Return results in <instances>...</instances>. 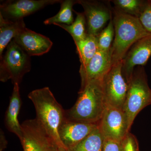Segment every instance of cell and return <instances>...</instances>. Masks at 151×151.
Instances as JSON below:
<instances>
[{
  "instance_id": "cell-1",
  "label": "cell",
  "mask_w": 151,
  "mask_h": 151,
  "mask_svg": "<svg viewBox=\"0 0 151 151\" xmlns=\"http://www.w3.org/2000/svg\"><path fill=\"white\" fill-rule=\"evenodd\" d=\"M28 97L34 105L36 119L49 137L58 147H64L60 139L58 131L65 119V111L57 102L50 88L45 87L33 90Z\"/></svg>"
},
{
  "instance_id": "cell-22",
  "label": "cell",
  "mask_w": 151,
  "mask_h": 151,
  "mask_svg": "<svg viewBox=\"0 0 151 151\" xmlns=\"http://www.w3.org/2000/svg\"><path fill=\"white\" fill-rule=\"evenodd\" d=\"M114 35L115 29L112 17L107 27L97 36L99 50L103 51L110 50L113 44Z\"/></svg>"
},
{
  "instance_id": "cell-5",
  "label": "cell",
  "mask_w": 151,
  "mask_h": 151,
  "mask_svg": "<svg viewBox=\"0 0 151 151\" xmlns=\"http://www.w3.org/2000/svg\"><path fill=\"white\" fill-rule=\"evenodd\" d=\"M0 58V80L2 82L11 80L14 85L19 84L25 74L31 70L30 56L14 39Z\"/></svg>"
},
{
  "instance_id": "cell-7",
  "label": "cell",
  "mask_w": 151,
  "mask_h": 151,
  "mask_svg": "<svg viewBox=\"0 0 151 151\" xmlns=\"http://www.w3.org/2000/svg\"><path fill=\"white\" fill-rule=\"evenodd\" d=\"M98 126L105 139L122 142L130 132L123 109L112 106H107Z\"/></svg>"
},
{
  "instance_id": "cell-29",
  "label": "cell",
  "mask_w": 151,
  "mask_h": 151,
  "mask_svg": "<svg viewBox=\"0 0 151 151\" xmlns=\"http://www.w3.org/2000/svg\"><path fill=\"white\" fill-rule=\"evenodd\" d=\"M150 1L151 2V1Z\"/></svg>"
},
{
  "instance_id": "cell-23",
  "label": "cell",
  "mask_w": 151,
  "mask_h": 151,
  "mask_svg": "<svg viewBox=\"0 0 151 151\" xmlns=\"http://www.w3.org/2000/svg\"><path fill=\"white\" fill-rule=\"evenodd\" d=\"M141 23L145 29L151 34V2L147 1L139 17Z\"/></svg>"
},
{
  "instance_id": "cell-3",
  "label": "cell",
  "mask_w": 151,
  "mask_h": 151,
  "mask_svg": "<svg viewBox=\"0 0 151 151\" xmlns=\"http://www.w3.org/2000/svg\"><path fill=\"white\" fill-rule=\"evenodd\" d=\"M113 19L115 38L111 50L113 64L122 61L132 45L150 35L137 17L115 10Z\"/></svg>"
},
{
  "instance_id": "cell-28",
  "label": "cell",
  "mask_w": 151,
  "mask_h": 151,
  "mask_svg": "<svg viewBox=\"0 0 151 151\" xmlns=\"http://www.w3.org/2000/svg\"><path fill=\"white\" fill-rule=\"evenodd\" d=\"M58 151H70L64 147H58Z\"/></svg>"
},
{
  "instance_id": "cell-26",
  "label": "cell",
  "mask_w": 151,
  "mask_h": 151,
  "mask_svg": "<svg viewBox=\"0 0 151 151\" xmlns=\"http://www.w3.org/2000/svg\"><path fill=\"white\" fill-rule=\"evenodd\" d=\"M8 142L4 133L3 130H1L0 133V151H3L6 148Z\"/></svg>"
},
{
  "instance_id": "cell-11",
  "label": "cell",
  "mask_w": 151,
  "mask_h": 151,
  "mask_svg": "<svg viewBox=\"0 0 151 151\" xmlns=\"http://www.w3.org/2000/svg\"><path fill=\"white\" fill-rule=\"evenodd\" d=\"M112 65L111 50L107 51L99 50L87 65L80 66L81 87L90 81L103 80Z\"/></svg>"
},
{
  "instance_id": "cell-27",
  "label": "cell",
  "mask_w": 151,
  "mask_h": 151,
  "mask_svg": "<svg viewBox=\"0 0 151 151\" xmlns=\"http://www.w3.org/2000/svg\"><path fill=\"white\" fill-rule=\"evenodd\" d=\"M48 151H58V147L54 142L51 141L49 147Z\"/></svg>"
},
{
  "instance_id": "cell-13",
  "label": "cell",
  "mask_w": 151,
  "mask_h": 151,
  "mask_svg": "<svg viewBox=\"0 0 151 151\" xmlns=\"http://www.w3.org/2000/svg\"><path fill=\"white\" fill-rule=\"evenodd\" d=\"M97 124L73 122L65 118L58 131L60 139L64 147L69 150L85 139Z\"/></svg>"
},
{
  "instance_id": "cell-25",
  "label": "cell",
  "mask_w": 151,
  "mask_h": 151,
  "mask_svg": "<svg viewBox=\"0 0 151 151\" xmlns=\"http://www.w3.org/2000/svg\"><path fill=\"white\" fill-rule=\"evenodd\" d=\"M103 151H123L122 142L105 139Z\"/></svg>"
},
{
  "instance_id": "cell-19",
  "label": "cell",
  "mask_w": 151,
  "mask_h": 151,
  "mask_svg": "<svg viewBox=\"0 0 151 151\" xmlns=\"http://www.w3.org/2000/svg\"><path fill=\"white\" fill-rule=\"evenodd\" d=\"M78 1L65 0L61 3L60 10L54 16L47 19L44 22L45 25L64 24L70 25L73 22V7Z\"/></svg>"
},
{
  "instance_id": "cell-4",
  "label": "cell",
  "mask_w": 151,
  "mask_h": 151,
  "mask_svg": "<svg viewBox=\"0 0 151 151\" xmlns=\"http://www.w3.org/2000/svg\"><path fill=\"white\" fill-rule=\"evenodd\" d=\"M151 105V89L143 66H139L128 83L127 97L123 107L130 130L135 118L144 108Z\"/></svg>"
},
{
  "instance_id": "cell-14",
  "label": "cell",
  "mask_w": 151,
  "mask_h": 151,
  "mask_svg": "<svg viewBox=\"0 0 151 151\" xmlns=\"http://www.w3.org/2000/svg\"><path fill=\"white\" fill-rule=\"evenodd\" d=\"M13 39L30 56H40L47 53L53 44L48 37L26 27Z\"/></svg>"
},
{
  "instance_id": "cell-24",
  "label": "cell",
  "mask_w": 151,
  "mask_h": 151,
  "mask_svg": "<svg viewBox=\"0 0 151 151\" xmlns=\"http://www.w3.org/2000/svg\"><path fill=\"white\" fill-rule=\"evenodd\" d=\"M123 151H139L137 138L130 132L122 141Z\"/></svg>"
},
{
  "instance_id": "cell-21",
  "label": "cell",
  "mask_w": 151,
  "mask_h": 151,
  "mask_svg": "<svg viewBox=\"0 0 151 151\" xmlns=\"http://www.w3.org/2000/svg\"><path fill=\"white\" fill-rule=\"evenodd\" d=\"M147 1L140 0H115L113 1L116 10L139 18Z\"/></svg>"
},
{
  "instance_id": "cell-18",
  "label": "cell",
  "mask_w": 151,
  "mask_h": 151,
  "mask_svg": "<svg viewBox=\"0 0 151 151\" xmlns=\"http://www.w3.org/2000/svg\"><path fill=\"white\" fill-rule=\"evenodd\" d=\"M104 138L97 126L82 142L70 151H103Z\"/></svg>"
},
{
  "instance_id": "cell-9",
  "label": "cell",
  "mask_w": 151,
  "mask_h": 151,
  "mask_svg": "<svg viewBox=\"0 0 151 151\" xmlns=\"http://www.w3.org/2000/svg\"><path fill=\"white\" fill-rule=\"evenodd\" d=\"M151 56V34L134 44L122 60V73L127 84L137 65H145Z\"/></svg>"
},
{
  "instance_id": "cell-8",
  "label": "cell",
  "mask_w": 151,
  "mask_h": 151,
  "mask_svg": "<svg viewBox=\"0 0 151 151\" xmlns=\"http://www.w3.org/2000/svg\"><path fill=\"white\" fill-rule=\"evenodd\" d=\"M60 0H18L3 2L0 15L5 19L16 21L35 13L46 6L61 3Z\"/></svg>"
},
{
  "instance_id": "cell-16",
  "label": "cell",
  "mask_w": 151,
  "mask_h": 151,
  "mask_svg": "<svg viewBox=\"0 0 151 151\" xmlns=\"http://www.w3.org/2000/svg\"><path fill=\"white\" fill-rule=\"evenodd\" d=\"M25 28L23 19L9 21L0 15V58L10 42Z\"/></svg>"
},
{
  "instance_id": "cell-12",
  "label": "cell",
  "mask_w": 151,
  "mask_h": 151,
  "mask_svg": "<svg viewBox=\"0 0 151 151\" xmlns=\"http://www.w3.org/2000/svg\"><path fill=\"white\" fill-rule=\"evenodd\" d=\"M78 3L84 9L87 34L97 36L112 17L111 12L103 4L96 1L81 0L78 1Z\"/></svg>"
},
{
  "instance_id": "cell-2",
  "label": "cell",
  "mask_w": 151,
  "mask_h": 151,
  "mask_svg": "<svg viewBox=\"0 0 151 151\" xmlns=\"http://www.w3.org/2000/svg\"><path fill=\"white\" fill-rule=\"evenodd\" d=\"M106 107L102 80L90 81L81 87L75 104L65 111V118L73 122L97 124Z\"/></svg>"
},
{
  "instance_id": "cell-20",
  "label": "cell",
  "mask_w": 151,
  "mask_h": 151,
  "mask_svg": "<svg viewBox=\"0 0 151 151\" xmlns=\"http://www.w3.org/2000/svg\"><path fill=\"white\" fill-rule=\"evenodd\" d=\"M76 14V18L72 24H55L62 28L70 34L74 42L84 39L87 35L86 29V19L84 13L74 12Z\"/></svg>"
},
{
  "instance_id": "cell-15",
  "label": "cell",
  "mask_w": 151,
  "mask_h": 151,
  "mask_svg": "<svg viewBox=\"0 0 151 151\" xmlns=\"http://www.w3.org/2000/svg\"><path fill=\"white\" fill-rule=\"evenodd\" d=\"M22 104L19 84H15L14 85L8 108L6 112L5 124L7 129L16 135L20 141L23 138V131L21 124L19 122L18 116Z\"/></svg>"
},
{
  "instance_id": "cell-6",
  "label": "cell",
  "mask_w": 151,
  "mask_h": 151,
  "mask_svg": "<svg viewBox=\"0 0 151 151\" xmlns=\"http://www.w3.org/2000/svg\"><path fill=\"white\" fill-rule=\"evenodd\" d=\"M122 60L113 63L102 80L107 106L123 109L128 90V84L122 73Z\"/></svg>"
},
{
  "instance_id": "cell-17",
  "label": "cell",
  "mask_w": 151,
  "mask_h": 151,
  "mask_svg": "<svg viewBox=\"0 0 151 151\" xmlns=\"http://www.w3.org/2000/svg\"><path fill=\"white\" fill-rule=\"evenodd\" d=\"M74 42L81 65L85 66L99 50L97 37L87 34L84 39Z\"/></svg>"
},
{
  "instance_id": "cell-10",
  "label": "cell",
  "mask_w": 151,
  "mask_h": 151,
  "mask_svg": "<svg viewBox=\"0 0 151 151\" xmlns=\"http://www.w3.org/2000/svg\"><path fill=\"white\" fill-rule=\"evenodd\" d=\"M21 125L24 151H48L52 140L36 119L26 120Z\"/></svg>"
}]
</instances>
